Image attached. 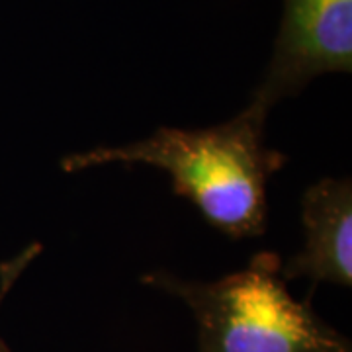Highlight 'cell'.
<instances>
[{
	"label": "cell",
	"mask_w": 352,
	"mask_h": 352,
	"mask_svg": "<svg viewBox=\"0 0 352 352\" xmlns=\"http://www.w3.org/2000/svg\"><path fill=\"white\" fill-rule=\"evenodd\" d=\"M268 113L251 104L233 120L204 129L159 127L151 138L116 147L71 153L65 173L102 164H147L164 170L176 196L231 239L261 237L268 226V180L288 163L264 139Z\"/></svg>",
	"instance_id": "6da1fadb"
},
{
	"label": "cell",
	"mask_w": 352,
	"mask_h": 352,
	"mask_svg": "<svg viewBox=\"0 0 352 352\" xmlns=\"http://www.w3.org/2000/svg\"><path fill=\"white\" fill-rule=\"evenodd\" d=\"M280 266L276 252L264 251L243 270L212 282L153 270L141 284L188 305L200 352H352L351 340L315 314L309 300L289 294Z\"/></svg>",
	"instance_id": "7a4b0ae2"
},
{
	"label": "cell",
	"mask_w": 352,
	"mask_h": 352,
	"mask_svg": "<svg viewBox=\"0 0 352 352\" xmlns=\"http://www.w3.org/2000/svg\"><path fill=\"white\" fill-rule=\"evenodd\" d=\"M329 73H352V0H284L272 59L249 104L268 113Z\"/></svg>",
	"instance_id": "3957f363"
},
{
	"label": "cell",
	"mask_w": 352,
	"mask_h": 352,
	"mask_svg": "<svg viewBox=\"0 0 352 352\" xmlns=\"http://www.w3.org/2000/svg\"><path fill=\"white\" fill-rule=\"evenodd\" d=\"M305 245L280 266L289 282L307 278L311 286L352 284V182L351 178H321L302 196Z\"/></svg>",
	"instance_id": "277c9868"
},
{
	"label": "cell",
	"mask_w": 352,
	"mask_h": 352,
	"mask_svg": "<svg viewBox=\"0 0 352 352\" xmlns=\"http://www.w3.org/2000/svg\"><path fill=\"white\" fill-rule=\"evenodd\" d=\"M20 272L12 268V266H2L0 268V303L4 300V296L8 294V289L12 288V284L18 280ZM0 352H10V349L6 346V342L0 339Z\"/></svg>",
	"instance_id": "5b68a950"
}]
</instances>
